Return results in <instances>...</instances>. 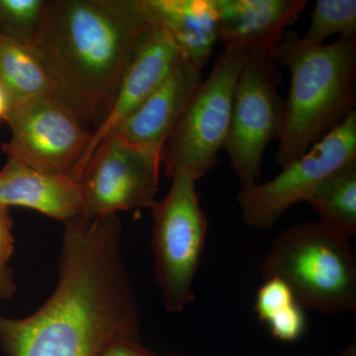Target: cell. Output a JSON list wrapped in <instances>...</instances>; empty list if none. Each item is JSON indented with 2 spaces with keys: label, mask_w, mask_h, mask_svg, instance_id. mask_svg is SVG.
Here are the masks:
<instances>
[{
  "label": "cell",
  "mask_w": 356,
  "mask_h": 356,
  "mask_svg": "<svg viewBox=\"0 0 356 356\" xmlns=\"http://www.w3.org/2000/svg\"><path fill=\"white\" fill-rule=\"evenodd\" d=\"M0 86L6 91L10 108L39 96H54L50 77L34 47L1 34Z\"/></svg>",
  "instance_id": "2e32d148"
},
{
  "label": "cell",
  "mask_w": 356,
  "mask_h": 356,
  "mask_svg": "<svg viewBox=\"0 0 356 356\" xmlns=\"http://www.w3.org/2000/svg\"><path fill=\"white\" fill-rule=\"evenodd\" d=\"M275 60L291 76L275 156L284 168L355 111L356 37L318 46L286 31Z\"/></svg>",
  "instance_id": "3957f363"
},
{
  "label": "cell",
  "mask_w": 356,
  "mask_h": 356,
  "mask_svg": "<svg viewBox=\"0 0 356 356\" xmlns=\"http://www.w3.org/2000/svg\"><path fill=\"white\" fill-rule=\"evenodd\" d=\"M254 310L259 320L277 341L294 343L305 334V310L295 299L290 288L277 278L266 280L259 288Z\"/></svg>",
  "instance_id": "ac0fdd59"
},
{
  "label": "cell",
  "mask_w": 356,
  "mask_h": 356,
  "mask_svg": "<svg viewBox=\"0 0 356 356\" xmlns=\"http://www.w3.org/2000/svg\"><path fill=\"white\" fill-rule=\"evenodd\" d=\"M57 287L28 317L0 316L7 356H99L118 337H140L139 307L122 255L118 215L64 222Z\"/></svg>",
  "instance_id": "6da1fadb"
},
{
  "label": "cell",
  "mask_w": 356,
  "mask_h": 356,
  "mask_svg": "<svg viewBox=\"0 0 356 356\" xmlns=\"http://www.w3.org/2000/svg\"><path fill=\"white\" fill-rule=\"evenodd\" d=\"M156 25L146 0H48L33 47L54 96L95 130Z\"/></svg>",
  "instance_id": "7a4b0ae2"
},
{
  "label": "cell",
  "mask_w": 356,
  "mask_h": 356,
  "mask_svg": "<svg viewBox=\"0 0 356 356\" xmlns=\"http://www.w3.org/2000/svg\"><path fill=\"white\" fill-rule=\"evenodd\" d=\"M146 4L181 57L203 70L219 41L216 0H146Z\"/></svg>",
  "instance_id": "9a60e30c"
},
{
  "label": "cell",
  "mask_w": 356,
  "mask_h": 356,
  "mask_svg": "<svg viewBox=\"0 0 356 356\" xmlns=\"http://www.w3.org/2000/svg\"><path fill=\"white\" fill-rule=\"evenodd\" d=\"M290 288L304 310L341 314L356 309V257L350 241L320 222H302L276 238L261 269Z\"/></svg>",
  "instance_id": "277c9868"
},
{
  "label": "cell",
  "mask_w": 356,
  "mask_h": 356,
  "mask_svg": "<svg viewBox=\"0 0 356 356\" xmlns=\"http://www.w3.org/2000/svg\"><path fill=\"white\" fill-rule=\"evenodd\" d=\"M306 201L321 224L350 241L356 235V159L325 177Z\"/></svg>",
  "instance_id": "e0dca14e"
},
{
  "label": "cell",
  "mask_w": 356,
  "mask_h": 356,
  "mask_svg": "<svg viewBox=\"0 0 356 356\" xmlns=\"http://www.w3.org/2000/svg\"><path fill=\"white\" fill-rule=\"evenodd\" d=\"M0 205L28 208L63 222L83 214L81 187L74 177L41 172L13 159L0 170Z\"/></svg>",
  "instance_id": "5bb4252c"
},
{
  "label": "cell",
  "mask_w": 356,
  "mask_h": 356,
  "mask_svg": "<svg viewBox=\"0 0 356 356\" xmlns=\"http://www.w3.org/2000/svg\"><path fill=\"white\" fill-rule=\"evenodd\" d=\"M9 111H10V102L3 88L0 86V121H6Z\"/></svg>",
  "instance_id": "cb8c5ba5"
},
{
  "label": "cell",
  "mask_w": 356,
  "mask_h": 356,
  "mask_svg": "<svg viewBox=\"0 0 356 356\" xmlns=\"http://www.w3.org/2000/svg\"><path fill=\"white\" fill-rule=\"evenodd\" d=\"M356 159V111L307 153L268 180L238 192L243 222L257 229H270L294 204L306 201L325 177Z\"/></svg>",
  "instance_id": "9c48e42d"
},
{
  "label": "cell",
  "mask_w": 356,
  "mask_h": 356,
  "mask_svg": "<svg viewBox=\"0 0 356 356\" xmlns=\"http://www.w3.org/2000/svg\"><path fill=\"white\" fill-rule=\"evenodd\" d=\"M252 51L245 46L226 47L215 60L163 147L166 177L184 170L198 180L217 165L228 137L236 81Z\"/></svg>",
  "instance_id": "5b68a950"
},
{
  "label": "cell",
  "mask_w": 356,
  "mask_h": 356,
  "mask_svg": "<svg viewBox=\"0 0 356 356\" xmlns=\"http://www.w3.org/2000/svg\"><path fill=\"white\" fill-rule=\"evenodd\" d=\"M282 77L273 54L252 51L236 81L224 149L242 188L261 184V161L278 139L285 100L278 93Z\"/></svg>",
  "instance_id": "52a82bcc"
},
{
  "label": "cell",
  "mask_w": 356,
  "mask_h": 356,
  "mask_svg": "<svg viewBox=\"0 0 356 356\" xmlns=\"http://www.w3.org/2000/svg\"><path fill=\"white\" fill-rule=\"evenodd\" d=\"M48 0H0V34L33 46L41 29Z\"/></svg>",
  "instance_id": "ffe728a7"
},
{
  "label": "cell",
  "mask_w": 356,
  "mask_h": 356,
  "mask_svg": "<svg viewBox=\"0 0 356 356\" xmlns=\"http://www.w3.org/2000/svg\"><path fill=\"white\" fill-rule=\"evenodd\" d=\"M307 356H320L315 355H309ZM341 356H356V348L355 344H351V346H348L346 350H343V353H341Z\"/></svg>",
  "instance_id": "d4e9b609"
},
{
  "label": "cell",
  "mask_w": 356,
  "mask_h": 356,
  "mask_svg": "<svg viewBox=\"0 0 356 356\" xmlns=\"http://www.w3.org/2000/svg\"><path fill=\"white\" fill-rule=\"evenodd\" d=\"M99 356H159L140 343V337H118L110 341Z\"/></svg>",
  "instance_id": "44dd1931"
},
{
  "label": "cell",
  "mask_w": 356,
  "mask_h": 356,
  "mask_svg": "<svg viewBox=\"0 0 356 356\" xmlns=\"http://www.w3.org/2000/svg\"><path fill=\"white\" fill-rule=\"evenodd\" d=\"M161 156L110 134L96 147L79 179L86 217L152 209Z\"/></svg>",
  "instance_id": "30bf717a"
},
{
  "label": "cell",
  "mask_w": 356,
  "mask_h": 356,
  "mask_svg": "<svg viewBox=\"0 0 356 356\" xmlns=\"http://www.w3.org/2000/svg\"><path fill=\"white\" fill-rule=\"evenodd\" d=\"M202 79V70L182 58L165 83L111 134L163 156L166 140Z\"/></svg>",
  "instance_id": "7c38bea8"
},
{
  "label": "cell",
  "mask_w": 356,
  "mask_h": 356,
  "mask_svg": "<svg viewBox=\"0 0 356 356\" xmlns=\"http://www.w3.org/2000/svg\"><path fill=\"white\" fill-rule=\"evenodd\" d=\"M16 289L13 270L8 266L0 267V301L11 298Z\"/></svg>",
  "instance_id": "603a6c76"
},
{
  "label": "cell",
  "mask_w": 356,
  "mask_h": 356,
  "mask_svg": "<svg viewBox=\"0 0 356 356\" xmlns=\"http://www.w3.org/2000/svg\"><path fill=\"white\" fill-rule=\"evenodd\" d=\"M13 250V218L9 208L0 205V267L8 266Z\"/></svg>",
  "instance_id": "7402d4cb"
},
{
  "label": "cell",
  "mask_w": 356,
  "mask_h": 356,
  "mask_svg": "<svg viewBox=\"0 0 356 356\" xmlns=\"http://www.w3.org/2000/svg\"><path fill=\"white\" fill-rule=\"evenodd\" d=\"M306 0H216L219 41L275 56L283 35L299 19Z\"/></svg>",
  "instance_id": "4fadbf2b"
},
{
  "label": "cell",
  "mask_w": 356,
  "mask_h": 356,
  "mask_svg": "<svg viewBox=\"0 0 356 356\" xmlns=\"http://www.w3.org/2000/svg\"><path fill=\"white\" fill-rule=\"evenodd\" d=\"M165 198L152 207L154 273L166 310L180 313L194 299L193 284L207 236L208 222L196 181L184 170L172 177Z\"/></svg>",
  "instance_id": "8992f818"
},
{
  "label": "cell",
  "mask_w": 356,
  "mask_h": 356,
  "mask_svg": "<svg viewBox=\"0 0 356 356\" xmlns=\"http://www.w3.org/2000/svg\"><path fill=\"white\" fill-rule=\"evenodd\" d=\"M181 60V54L172 38L156 23L126 70L108 113L93 131L88 151L74 175L76 179H79L103 139L165 83Z\"/></svg>",
  "instance_id": "8fae6325"
},
{
  "label": "cell",
  "mask_w": 356,
  "mask_h": 356,
  "mask_svg": "<svg viewBox=\"0 0 356 356\" xmlns=\"http://www.w3.org/2000/svg\"><path fill=\"white\" fill-rule=\"evenodd\" d=\"M334 35L339 38L356 37L355 0H318L311 13V22L304 41L324 44Z\"/></svg>",
  "instance_id": "d6986e66"
},
{
  "label": "cell",
  "mask_w": 356,
  "mask_h": 356,
  "mask_svg": "<svg viewBox=\"0 0 356 356\" xmlns=\"http://www.w3.org/2000/svg\"><path fill=\"white\" fill-rule=\"evenodd\" d=\"M165 356H175V355H165Z\"/></svg>",
  "instance_id": "484cf974"
},
{
  "label": "cell",
  "mask_w": 356,
  "mask_h": 356,
  "mask_svg": "<svg viewBox=\"0 0 356 356\" xmlns=\"http://www.w3.org/2000/svg\"><path fill=\"white\" fill-rule=\"evenodd\" d=\"M6 122L10 139L1 149L7 159L74 178L92 131L64 103L51 95L32 98L11 107Z\"/></svg>",
  "instance_id": "ba28073f"
}]
</instances>
